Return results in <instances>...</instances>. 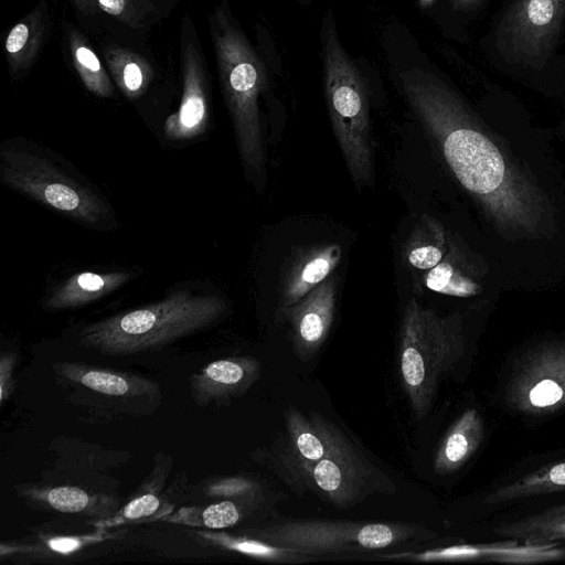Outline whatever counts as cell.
Wrapping results in <instances>:
<instances>
[{
	"label": "cell",
	"instance_id": "83f0119b",
	"mask_svg": "<svg viewBox=\"0 0 565 565\" xmlns=\"http://www.w3.org/2000/svg\"><path fill=\"white\" fill-rule=\"evenodd\" d=\"M242 518L241 508L232 501L211 504L201 511L199 523L207 529H225L236 524Z\"/></svg>",
	"mask_w": 565,
	"mask_h": 565
},
{
	"label": "cell",
	"instance_id": "e575fe53",
	"mask_svg": "<svg viewBox=\"0 0 565 565\" xmlns=\"http://www.w3.org/2000/svg\"><path fill=\"white\" fill-rule=\"evenodd\" d=\"M433 0H420L423 4H429Z\"/></svg>",
	"mask_w": 565,
	"mask_h": 565
},
{
	"label": "cell",
	"instance_id": "7c38bea8",
	"mask_svg": "<svg viewBox=\"0 0 565 565\" xmlns=\"http://www.w3.org/2000/svg\"><path fill=\"white\" fill-rule=\"evenodd\" d=\"M335 306V284L326 279L285 313L291 323L294 349L302 361L310 360L330 331Z\"/></svg>",
	"mask_w": 565,
	"mask_h": 565
},
{
	"label": "cell",
	"instance_id": "8fae6325",
	"mask_svg": "<svg viewBox=\"0 0 565 565\" xmlns=\"http://www.w3.org/2000/svg\"><path fill=\"white\" fill-rule=\"evenodd\" d=\"M565 0H519L500 25L498 43L505 53L532 58L547 51L564 13Z\"/></svg>",
	"mask_w": 565,
	"mask_h": 565
},
{
	"label": "cell",
	"instance_id": "5b68a950",
	"mask_svg": "<svg viewBox=\"0 0 565 565\" xmlns=\"http://www.w3.org/2000/svg\"><path fill=\"white\" fill-rule=\"evenodd\" d=\"M463 354L461 317L458 313L440 316L411 299L399 330V374L418 419L428 414L440 381Z\"/></svg>",
	"mask_w": 565,
	"mask_h": 565
},
{
	"label": "cell",
	"instance_id": "836d02e7",
	"mask_svg": "<svg viewBox=\"0 0 565 565\" xmlns=\"http://www.w3.org/2000/svg\"><path fill=\"white\" fill-rule=\"evenodd\" d=\"M456 8H463L476 3L478 0H451Z\"/></svg>",
	"mask_w": 565,
	"mask_h": 565
},
{
	"label": "cell",
	"instance_id": "30bf717a",
	"mask_svg": "<svg viewBox=\"0 0 565 565\" xmlns=\"http://www.w3.org/2000/svg\"><path fill=\"white\" fill-rule=\"evenodd\" d=\"M183 89L179 108L164 124L171 140L192 139L204 132L210 118L209 83L204 55L195 29L184 17L181 34Z\"/></svg>",
	"mask_w": 565,
	"mask_h": 565
},
{
	"label": "cell",
	"instance_id": "8992f818",
	"mask_svg": "<svg viewBox=\"0 0 565 565\" xmlns=\"http://www.w3.org/2000/svg\"><path fill=\"white\" fill-rule=\"evenodd\" d=\"M324 89L332 127L358 188L373 174L369 95L363 77L341 45L332 12L321 30Z\"/></svg>",
	"mask_w": 565,
	"mask_h": 565
},
{
	"label": "cell",
	"instance_id": "4dcf8cb0",
	"mask_svg": "<svg viewBox=\"0 0 565 565\" xmlns=\"http://www.w3.org/2000/svg\"><path fill=\"white\" fill-rule=\"evenodd\" d=\"M83 2L120 19L128 25H138L130 0H83Z\"/></svg>",
	"mask_w": 565,
	"mask_h": 565
},
{
	"label": "cell",
	"instance_id": "4316f807",
	"mask_svg": "<svg viewBox=\"0 0 565 565\" xmlns=\"http://www.w3.org/2000/svg\"><path fill=\"white\" fill-rule=\"evenodd\" d=\"M41 497L51 508L64 513L94 511L96 505V497H90L86 491L76 487H56Z\"/></svg>",
	"mask_w": 565,
	"mask_h": 565
},
{
	"label": "cell",
	"instance_id": "6da1fadb",
	"mask_svg": "<svg viewBox=\"0 0 565 565\" xmlns=\"http://www.w3.org/2000/svg\"><path fill=\"white\" fill-rule=\"evenodd\" d=\"M403 92L438 142L461 186L510 236H536L550 206L542 191L435 75L412 68L401 75Z\"/></svg>",
	"mask_w": 565,
	"mask_h": 565
},
{
	"label": "cell",
	"instance_id": "7402d4cb",
	"mask_svg": "<svg viewBox=\"0 0 565 565\" xmlns=\"http://www.w3.org/2000/svg\"><path fill=\"white\" fill-rule=\"evenodd\" d=\"M562 490H565V459L543 466L509 484L498 488L486 497L484 503L490 505L501 504Z\"/></svg>",
	"mask_w": 565,
	"mask_h": 565
},
{
	"label": "cell",
	"instance_id": "4fadbf2b",
	"mask_svg": "<svg viewBox=\"0 0 565 565\" xmlns=\"http://www.w3.org/2000/svg\"><path fill=\"white\" fill-rule=\"evenodd\" d=\"M260 363L252 356H234L209 363L191 375L193 398L209 404L245 393L258 379Z\"/></svg>",
	"mask_w": 565,
	"mask_h": 565
},
{
	"label": "cell",
	"instance_id": "d6a6232c",
	"mask_svg": "<svg viewBox=\"0 0 565 565\" xmlns=\"http://www.w3.org/2000/svg\"><path fill=\"white\" fill-rule=\"evenodd\" d=\"M15 363V355L8 352L0 359V401L1 403L10 395L12 391V371Z\"/></svg>",
	"mask_w": 565,
	"mask_h": 565
},
{
	"label": "cell",
	"instance_id": "1f68e13d",
	"mask_svg": "<svg viewBox=\"0 0 565 565\" xmlns=\"http://www.w3.org/2000/svg\"><path fill=\"white\" fill-rule=\"evenodd\" d=\"M102 534H90L82 536H55L46 541L47 547L56 553L68 555L79 550L81 547L100 541Z\"/></svg>",
	"mask_w": 565,
	"mask_h": 565
},
{
	"label": "cell",
	"instance_id": "7a4b0ae2",
	"mask_svg": "<svg viewBox=\"0 0 565 565\" xmlns=\"http://www.w3.org/2000/svg\"><path fill=\"white\" fill-rule=\"evenodd\" d=\"M226 308L217 296L181 289L153 303L86 326L78 341L108 355L152 351L211 326Z\"/></svg>",
	"mask_w": 565,
	"mask_h": 565
},
{
	"label": "cell",
	"instance_id": "e0dca14e",
	"mask_svg": "<svg viewBox=\"0 0 565 565\" xmlns=\"http://www.w3.org/2000/svg\"><path fill=\"white\" fill-rule=\"evenodd\" d=\"M49 29L46 2H41L10 30L4 50L12 75H23L34 63Z\"/></svg>",
	"mask_w": 565,
	"mask_h": 565
},
{
	"label": "cell",
	"instance_id": "f546056e",
	"mask_svg": "<svg viewBox=\"0 0 565 565\" xmlns=\"http://www.w3.org/2000/svg\"><path fill=\"white\" fill-rule=\"evenodd\" d=\"M259 490V484L250 479L233 477L223 479L210 487V493L220 497L252 498Z\"/></svg>",
	"mask_w": 565,
	"mask_h": 565
},
{
	"label": "cell",
	"instance_id": "3957f363",
	"mask_svg": "<svg viewBox=\"0 0 565 565\" xmlns=\"http://www.w3.org/2000/svg\"><path fill=\"white\" fill-rule=\"evenodd\" d=\"M220 82L246 173L257 189L265 182V154L258 98L266 73L255 50L223 2L210 19Z\"/></svg>",
	"mask_w": 565,
	"mask_h": 565
},
{
	"label": "cell",
	"instance_id": "ac0fdd59",
	"mask_svg": "<svg viewBox=\"0 0 565 565\" xmlns=\"http://www.w3.org/2000/svg\"><path fill=\"white\" fill-rule=\"evenodd\" d=\"M340 256L341 248L338 245L320 247L306 256L287 279L281 298V311L286 312L322 284L339 263Z\"/></svg>",
	"mask_w": 565,
	"mask_h": 565
},
{
	"label": "cell",
	"instance_id": "484cf974",
	"mask_svg": "<svg viewBox=\"0 0 565 565\" xmlns=\"http://www.w3.org/2000/svg\"><path fill=\"white\" fill-rule=\"evenodd\" d=\"M446 255V233L431 216L422 217L411 234L406 247L408 263L417 269L435 267Z\"/></svg>",
	"mask_w": 565,
	"mask_h": 565
},
{
	"label": "cell",
	"instance_id": "ffe728a7",
	"mask_svg": "<svg viewBox=\"0 0 565 565\" xmlns=\"http://www.w3.org/2000/svg\"><path fill=\"white\" fill-rule=\"evenodd\" d=\"M294 454L303 471L324 457L329 448L323 416L312 413L307 418L300 411L290 407L285 415Z\"/></svg>",
	"mask_w": 565,
	"mask_h": 565
},
{
	"label": "cell",
	"instance_id": "44dd1931",
	"mask_svg": "<svg viewBox=\"0 0 565 565\" xmlns=\"http://www.w3.org/2000/svg\"><path fill=\"white\" fill-rule=\"evenodd\" d=\"M424 282L436 292L456 297L475 296L480 289L476 276L468 269L467 262L454 243L444 258L424 275Z\"/></svg>",
	"mask_w": 565,
	"mask_h": 565
},
{
	"label": "cell",
	"instance_id": "cb8c5ba5",
	"mask_svg": "<svg viewBox=\"0 0 565 565\" xmlns=\"http://www.w3.org/2000/svg\"><path fill=\"white\" fill-rule=\"evenodd\" d=\"M199 534L223 548L259 561L279 564H301L310 561L307 555L257 537L234 536L215 532H199Z\"/></svg>",
	"mask_w": 565,
	"mask_h": 565
},
{
	"label": "cell",
	"instance_id": "52a82bcc",
	"mask_svg": "<svg viewBox=\"0 0 565 565\" xmlns=\"http://www.w3.org/2000/svg\"><path fill=\"white\" fill-rule=\"evenodd\" d=\"M414 524L326 519H288L255 531L256 537L309 557L367 553L417 537Z\"/></svg>",
	"mask_w": 565,
	"mask_h": 565
},
{
	"label": "cell",
	"instance_id": "9a60e30c",
	"mask_svg": "<svg viewBox=\"0 0 565 565\" xmlns=\"http://www.w3.org/2000/svg\"><path fill=\"white\" fill-rule=\"evenodd\" d=\"M483 435V422L478 411L466 409L448 429L436 452L435 472L446 476L459 470L477 451Z\"/></svg>",
	"mask_w": 565,
	"mask_h": 565
},
{
	"label": "cell",
	"instance_id": "ba28073f",
	"mask_svg": "<svg viewBox=\"0 0 565 565\" xmlns=\"http://www.w3.org/2000/svg\"><path fill=\"white\" fill-rule=\"evenodd\" d=\"M507 404L524 414L546 415L565 406V340L540 343L515 363Z\"/></svg>",
	"mask_w": 565,
	"mask_h": 565
},
{
	"label": "cell",
	"instance_id": "2e32d148",
	"mask_svg": "<svg viewBox=\"0 0 565 565\" xmlns=\"http://www.w3.org/2000/svg\"><path fill=\"white\" fill-rule=\"evenodd\" d=\"M131 279L127 271H84L71 276L44 302L47 311L77 308L97 300Z\"/></svg>",
	"mask_w": 565,
	"mask_h": 565
},
{
	"label": "cell",
	"instance_id": "277c9868",
	"mask_svg": "<svg viewBox=\"0 0 565 565\" xmlns=\"http://www.w3.org/2000/svg\"><path fill=\"white\" fill-rule=\"evenodd\" d=\"M0 179L12 190L85 226L108 230L111 206L86 180L25 141H7L0 149Z\"/></svg>",
	"mask_w": 565,
	"mask_h": 565
},
{
	"label": "cell",
	"instance_id": "5bb4252c",
	"mask_svg": "<svg viewBox=\"0 0 565 565\" xmlns=\"http://www.w3.org/2000/svg\"><path fill=\"white\" fill-rule=\"evenodd\" d=\"M53 369L70 382L109 396L136 397L158 393V385L153 381L135 374L74 362H58L53 364Z\"/></svg>",
	"mask_w": 565,
	"mask_h": 565
},
{
	"label": "cell",
	"instance_id": "f1b7e54d",
	"mask_svg": "<svg viewBox=\"0 0 565 565\" xmlns=\"http://www.w3.org/2000/svg\"><path fill=\"white\" fill-rule=\"evenodd\" d=\"M161 502L152 493H146L131 500L121 511V513L109 521L102 522L103 526H111L124 523L125 521L140 520L154 514Z\"/></svg>",
	"mask_w": 565,
	"mask_h": 565
},
{
	"label": "cell",
	"instance_id": "d4e9b609",
	"mask_svg": "<svg viewBox=\"0 0 565 565\" xmlns=\"http://www.w3.org/2000/svg\"><path fill=\"white\" fill-rule=\"evenodd\" d=\"M67 38L73 65L84 86L98 97L113 96L114 86L107 71L87 40L73 28L68 29Z\"/></svg>",
	"mask_w": 565,
	"mask_h": 565
},
{
	"label": "cell",
	"instance_id": "d6986e66",
	"mask_svg": "<svg viewBox=\"0 0 565 565\" xmlns=\"http://www.w3.org/2000/svg\"><path fill=\"white\" fill-rule=\"evenodd\" d=\"M493 532L526 545L544 546L565 540V502L539 513L502 524Z\"/></svg>",
	"mask_w": 565,
	"mask_h": 565
},
{
	"label": "cell",
	"instance_id": "603a6c76",
	"mask_svg": "<svg viewBox=\"0 0 565 565\" xmlns=\"http://www.w3.org/2000/svg\"><path fill=\"white\" fill-rule=\"evenodd\" d=\"M108 70L121 93L129 99L141 96L151 83V65L135 52L109 46L105 50Z\"/></svg>",
	"mask_w": 565,
	"mask_h": 565
},
{
	"label": "cell",
	"instance_id": "9c48e42d",
	"mask_svg": "<svg viewBox=\"0 0 565 565\" xmlns=\"http://www.w3.org/2000/svg\"><path fill=\"white\" fill-rule=\"evenodd\" d=\"M323 423L329 439L328 451L301 475L332 505L349 508L366 494L373 467L335 425L326 418Z\"/></svg>",
	"mask_w": 565,
	"mask_h": 565
}]
</instances>
